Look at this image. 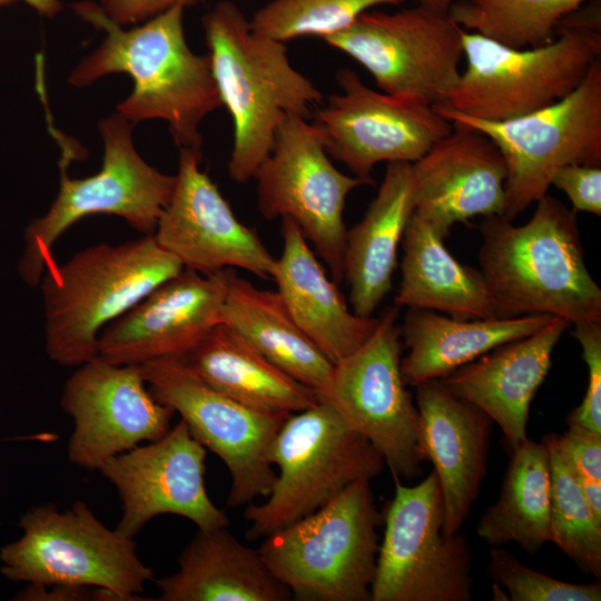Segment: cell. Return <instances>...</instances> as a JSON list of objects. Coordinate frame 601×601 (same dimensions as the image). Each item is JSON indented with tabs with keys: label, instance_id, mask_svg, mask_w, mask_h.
<instances>
[{
	"label": "cell",
	"instance_id": "6da1fadb",
	"mask_svg": "<svg viewBox=\"0 0 601 601\" xmlns=\"http://www.w3.org/2000/svg\"><path fill=\"white\" fill-rule=\"evenodd\" d=\"M72 9L106 37L75 67L68 82L82 88L109 73H128L134 89L117 112L132 125L164 120L179 149L201 150L200 122L221 101L208 53L197 55L187 43L186 7L174 6L130 29L112 21L95 2H77Z\"/></svg>",
	"mask_w": 601,
	"mask_h": 601
},
{
	"label": "cell",
	"instance_id": "7a4b0ae2",
	"mask_svg": "<svg viewBox=\"0 0 601 601\" xmlns=\"http://www.w3.org/2000/svg\"><path fill=\"white\" fill-rule=\"evenodd\" d=\"M535 204L523 225L493 215L479 226L480 272L494 317L601 323V288L585 264L577 211L549 194Z\"/></svg>",
	"mask_w": 601,
	"mask_h": 601
},
{
	"label": "cell",
	"instance_id": "3957f363",
	"mask_svg": "<svg viewBox=\"0 0 601 601\" xmlns=\"http://www.w3.org/2000/svg\"><path fill=\"white\" fill-rule=\"evenodd\" d=\"M213 77L234 125L229 177L244 184L268 157L279 125L308 118L322 92L290 63L284 42L257 33L231 1L203 17Z\"/></svg>",
	"mask_w": 601,
	"mask_h": 601
},
{
	"label": "cell",
	"instance_id": "277c9868",
	"mask_svg": "<svg viewBox=\"0 0 601 601\" xmlns=\"http://www.w3.org/2000/svg\"><path fill=\"white\" fill-rule=\"evenodd\" d=\"M183 269L152 235L100 243L55 262L38 285L48 357L68 367L96 358L102 329Z\"/></svg>",
	"mask_w": 601,
	"mask_h": 601
},
{
	"label": "cell",
	"instance_id": "5b68a950",
	"mask_svg": "<svg viewBox=\"0 0 601 601\" xmlns=\"http://www.w3.org/2000/svg\"><path fill=\"white\" fill-rule=\"evenodd\" d=\"M578 10L560 22L551 42L535 48H512L463 29L466 68L445 105L472 118L504 121L568 96L601 56L599 11Z\"/></svg>",
	"mask_w": 601,
	"mask_h": 601
},
{
	"label": "cell",
	"instance_id": "8992f818",
	"mask_svg": "<svg viewBox=\"0 0 601 601\" xmlns=\"http://www.w3.org/2000/svg\"><path fill=\"white\" fill-rule=\"evenodd\" d=\"M381 525L371 480H359L264 538L258 551L296 600L371 601Z\"/></svg>",
	"mask_w": 601,
	"mask_h": 601
},
{
	"label": "cell",
	"instance_id": "52a82bcc",
	"mask_svg": "<svg viewBox=\"0 0 601 601\" xmlns=\"http://www.w3.org/2000/svg\"><path fill=\"white\" fill-rule=\"evenodd\" d=\"M18 525L22 535L0 550V572L11 581L90 588L95 600L132 601L154 579L132 538L106 526L83 501L62 511L33 506Z\"/></svg>",
	"mask_w": 601,
	"mask_h": 601
},
{
	"label": "cell",
	"instance_id": "ba28073f",
	"mask_svg": "<svg viewBox=\"0 0 601 601\" xmlns=\"http://www.w3.org/2000/svg\"><path fill=\"white\" fill-rule=\"evenodd\" d=\"M268 460L277 467L270 492L263 503L247 504L244 513L252 540L313 513L352 483L372 481L385 467L377 450L325 401L285 418Z\"/></svg>",
	"mask_w": 601,
	"mask_h": 601
},
{
	"label": "cell",
	"instance_id": "9c48e42d",
	"mask_svg": "<svg viewBox=\"0 0 601 601\" xmlns=\"http://www.w3.org/2000/svg\"><path fill=\"white\" fill-rule=\"evenodd\" d=\"M132 126L117 111L100 120L104 158L100 170L91 176L71 178V160L60 158L58 194L47 213L31 220L24 230L18 273L26 284L39 285L55 263V244L83 217L115 215L144 236L154 234L171 199L176 176L159 171L141 158L134 146Z\"/></svg>",
	"mask_w": 601,
	"mask_h": 601
},
{
	"label": "cell",
	"instance_id": "30bf717a",
	"mask_svg": "<svg viewBox=\"0 0 601 601\" xmlns=\"http://www.w3.org/2000/svg\"><path fill=\"white\" fill-rule=\"evenodd\" d=\"M435 110L452 125L490 137L505 167L503 217L513 220L548 194L554 174L571 164L601 166V59L561 100L525 116L487 121L445 104Z\"/></svg>",
	"mask_w": 601,
	"mask_h": 601
},
{
	"label": "cell",
	"instance_id": "8fae6325",
	"mask_svg": "<svg viewBox=\"0 0 601 601\" xmlns=\"http://www.w3.org/2000/svg\"><path fill=\"white\" fill-rule=\"evenodd\" d=\"M394 483V496L383 513L371 601H470L471 551L464 535L443 531L436 473L412 486Z\"/></svg>",
	"mask_w": 601,
	"mask_h": 601
},
{
	"label": "cell",
	"instance_id": "7c38bea8",
	"mask_svg": "<svg viewBox=\"0 0 601 601\" xmlns=\"http://www.w3.org/2000/svg\"><path fill=\"white\" fill-rule=\"evenodd\" d=\"M398 306L387 308L367 341L336 362L329 390L321 400L381 454L394 480L422 474L420 414L401 370Z\"/></svg>",
	"mask_w": 601,
	"mask_h": 601
},
{
	"label": "cell",
	"instance_id": "4fadbf2b",
	"mask_svg": "<svg viewBox=\"0 0 601 601\" xmlns=\"http://www.w3.org/2000/svg\"><path fill=\"white\" fill-rule=\"evenodd\" d=\"M254 179L262 216L267 220L292 219L327 265L331 278L341 283L346 198L374 180L338 170L314 125L297 115L279 125L273 148Z\"/></svg>",
	"mask_w": 601,
	"mask_h": 601
},
{
	"label": "cell",
	"instance_id": "5bb4252c",
	"mask_svg": "<svg viewBox=\"0 0 601 601\" xmlns=\"http://www.w3.org/2000/svg\"><path fill=\"white\" fill-rule=\"evenodd\" d=\"M462 35L447 12L417 4L366 11L323 40L365 68L383 92L436 106L447 102L460 79Z\"/></svg>",
	"mask_w": 601,
	"mask_h": 601
},
{
	"label": "cell",
	"instance_id": "9a60e30c",
	"mask_svg": "<svg viewBox=\"0 0 601 601\" xmlns=\"http://www.w3.org/2000/svg\"><path fill=\"white\" fill-rule=\"evenodd\" d=\"M140 367L155 398L178 413L194 437L226 465L231 480L227 506L266 497L276 476L269 445L289 414L253 408L214 388L175 357Z\"/></svg>",
	"mask_w": 601,
	"mask_h": 601
},
{
	"label": "cell",
	"instance_id": "2e32d148",
	"mask_svg": "<svg viewBox=\"0 0 601 601\" xmlns=\"http://www.w3.org/2000/svg\"><path fill=\"white\" fill-rule=\"evenodd\" d=\"M341 92L327 98L312 122L328 156L354 176L373 180L380 162H414L453 125L434 106L378 92L351 69L336 75Z\"/></svg>",
	"mask_w": 601,
	"mask_h": 601
},
{
	"label": "cell",
	"instance_id": "e0dca14e",
	"mask_svg": "<svg viewBox=\"0 0 601 601\" xmlns=\"http://www.w3.org/2000/svg\"><path fill=\"white\" fill-rule=\"evenodd\" d=\"M60 404L73 421L68 459L89 470L159 439L175 414L151 394L140 365H117L99 356L69 376Z\"/></svg>",
	"mask_w": 601,
	"mask_h": 601
},
{
	"label": "cell",
	"instance_id": "ac0fdd59",
	"mask_svg": "<svg viewBox=\"0 0 601 601\" xmlns=\"http://www.w3.org/2000/svg\"><path fill=\"white\" fill-rule=\"evenodd\" d=\"M205 463L206 449L183 420L159 439L107 460L98 471L121 501L116 529L134 538L162 514L188 519L198 530L227 526V515L207 493Z\"/></svg>",
	"mask_w": 601,
	"mask_h": 601
},
{
	"label": "cell",
	"instance_id": "d6986e66",
	"mask_svg": "<svg viewBox=\"0 0 601 601\" xmlns=\"http://www.w3.org/2000/svg\"><path fill=\"white\" fill-rule=\"evenodd\" d=\"M179 150L174 193L152 234L156 242L184 268L200 274L239 268L272 278L276 257L200 169L201 150Z\"/></svg>",
	"mask_w": 601,
	"mask_h": 601
},
{
	"label": "cell",
	"instance_id": "ffe728a7",
	"mask_svg": "<svg viewBox=\"0 0 601 601\" xmlns=\"http://www.w3.org/2000/svg\"><path fill=\"white\" fill-rule=\"evenodd\" d=\"M227 270L184 268L102 329L98 356L117 365L180 357L220 323Z\"/></svg>",
	"mask_w": 601,
	"mask_h": 601
},
{
	"label": "cell",
	"instance_id": "44dd1931",
	"mask_svg": "<svg viewBox=\"0 0 601 601\" xmlns=\"http://www.w3.org/2000/svg\"><path fill=\"white\" fill-rule=\"evenodd\" d=\"M412 165L414 213L446 238L456 223L503 216L506 167L485 134L453 125Z\"/></svg>",
	"mask_w": 601,
	"mask_h": 601
},
{
	"label": "cell",
	"instance_id": "7402d4cb",
	"mask_svg": "<svg viewBox=\"0 0 601 601\" xmlns=\"http://www.w3.org/2000/svg\"><path fill=\"white\" fill-rule=\"evenodd\" d=\"M415 387L422 450L441 485L443 531L453 535L464 525L486 475L493 422L441 380Z\"/></svg>",
	"mask_w": 601,
	"mask_h": 601
},
{
	"label": "cell",
	"instance_id": "603a6c76",
	"mask_svg": "<svg viewBox=\"0 0 601 601\" xmlns=\"http://www.w3.org/2000/svg\"><path fill=\"white\" fill-rule=\"evenodd\" d=\"M569 325L566 319L553 317L535 333L503 344L440 380L497 424L513 451L528 439L531 402Z\"/></svg>",
	"mask_w": 601,
	"mask_h": 601
},
{
	"label": "cell",
	"instance_id": "cb8c5ba5",
	"mask_svg": "<svg viewBox=\"0 0 601 601\" xmlns=\"http://www.w3.org/2000/svg\"><path fill=\"white\" fill-rule=\"evenodd\" d=\"M282 253L273 279L288 313L306 336L335 364L362 346L378 318L362 317L347 306L308 240L289 218H282Z\"/></svg>",
	"mask_w": 601,
	"mask_h": 601
},
{
	"label": "cell",
	"instance_id": "d4e9b609",
	"mask_svg": "<svg viewBox=\"0 0 601 601\" xmlns=\"http://www.w3.org/2000/svg\"><path fill=\"white\" fill-rule=\"evenodd\" d=\"M410 162H388L364 217L346 231L343 279L355 314L372 317L392 288L397 249L414 213Z\"/></svg>",
	"mask_w": 601,
	"mask_h": 601
},
{
	"label": "cell",
	"instance_id": "484cf974",
	"mask_svg": "<svg viewBox=\"0 0 601 601\" xmlns=\"http://www.w3.org/2000/svg\"><path fill=\"white\" fill-rule=\"evenodd\" d=\"M160 601H287L289 590L258 549L238 541L227 526L198 530L183 550L178 570L155 580Z\"/></svg>",
	"mask_w": 601,
	"mask_h": 601
},
{
	"label": "cell",
	"instance_id": "4316f807",
	"mask_svg": "<svg viewBox=\"0 0 601 601\" xmlns=\"http://www.w3.org/2000/svg\"><path fill=\"white\" fill-rule=\"evenodd\" d=\"M554 316L460 319L433 311L407 308L401 335L407 354L401 361L405 384L440 380L481 355L526 337Z\"/></svg>",
	"mask_w": 601,
	"mask_h": 601
},
{
	"label": "cell",
	"instance_id": "83f0119b",
	"mask_svg": "<svg viewBox=\"0 0 601 601\" xmlns=\"http://www.w3.org/2000/svg\"><path fill=\"white\" fill-rule=\"evenodd\" d=\"M220 323L312 388L319 401L326 396L334 364L298 327L277 290L258 288L228 269Z\"/></svg>",
	"mask_w": 601,
	"mask_h": 601
},
{
	"label": "cell",
	"instance_id": "f1b7e54d",
	"mask_svg": "<svg viewBox=\"0 0 601 601\" xmlns=\"http://www.w3.org/2000/svg\"><path fill=\"white\" fill-rule=\"evenodd\" d=\"M175 358L214 388L263 412L288 415L319 401L223 323Z\"/></svg>",
	"mask_w": 601,
	"mask_h": 601
},
{
	"label": "cell",
	"instance_id": "f546056e",
	"mask_svg": "<svg viewBox=\"0 0 601 601\" xmlns=\"http://www.w3.org/2000/svg\"><path fill=\"white\" fill-rule=\"evenodd\" d=\"M402 246L396 306L441 312L460 319L495 318L480 269L456 260L444 238L415 213L405 228Z\"/></svg>",
	"mask_w": 601,
	"mask_h": 601
},
{
	"label": "cell",
	"instance_id": "4dcf8cb0",
	"mask_svg": "<svg viewBox=\"0 0 601 601\" xmlns=\"http://www.w3.org/2000/svg\"><path fill=\"white\" fill-rule=\"evenodd\" d=\"M499 499L480 518L476 534L491 548L515 543L529 554L550 542V456L544 441L512 451Z\"/></svg>",
	"mask_w": 601,
	"mask_h": 601
},
{
	"label": "cell",
	"instance_id": "1f68e13d",
	"mask_svg": "<svg viewBox=\"0 0 601 601\" xmlns=\"http://www.w3.org/2000/svg\"><path fill=\"white\" fill-rule=\"evenodd\" d=\"M588 0H459L447 13L462 29L512 48L551 42L560 22Z\"/></svg>",
	"mask_w": 601,
	"mask_h": 601
},
{
	"label": "cell",
	"instance_id": "d6a6232c",
	"mask_svg": "<svg viewBox=\"0 0 601 601\" xmlns=\"http://www.w3.org/2000/svg\"><path fill=\"white\" fill-rule=\"evenodd\" d=\"M550 456V542L582 571L601 578V520L560 453L553 433L543 439Z\"/></svg>",
	"mask_w": 601,
	"mask_h": 601
},
{
	"label": "cell",
	"instance_id": "836d02e7",
	"mask_svg": "<svg viewBox=\"0 0 601 601\" xmlns=\"http://www.w3.org/2000/svg\"><path fill=\"white\" fill-rule=\"evenodd\" d=\"M404 0H272L249 21L253 31L285 42L305 36L325 39L349 27L368 9Z\"/></svg>",
	"mask_w": 601,
	"mask_h": 601
},
{
	"label": "cell",
	"instance_id": "e575fe53",
	"mask_svg": "<svg viewBox=\"0 0 601 601\" xmlns=\"http://www.w3.org/2000/svg\"><path fill=\"white\" fill-rule=\"evenodd\" d=\"M493 583L502 587L511 601H600L599 582L571 583L533 570L511 552L491 548L485 568Z\"/></svg>",
	"mask_w": 601,
	"mask_h": 601
},
{
	"label": "cell",
	"instance_id": "d590c367",
	"mask_svg": "<svg viewBox=\"0 0 601 601\" xmlns=\"http://www.w3.org/2000/svg\"><path fill=\"white\" fill-rule=\"evenodd\" d=\"M573 326L572 335L588 367V384L582 402L566 416V424L601 433V323L581 322Z\"/></svg>",
	"mask_w": 601,
	"mask_h": 601
},
{
	"label": "cell",
	"instance_id": "8d00e7d4",
	"mask_svg": "<svg viewBox=\"0 0 601 601\" xmlns=\"http://www.w3.org/2000/svg\"><path fill=\"white\" fill-rule=\"evenodd\" d=\"M568 426L562 435L553 433L560 453L580 484L601 483V433Z\"/></svg>",
	"mask_w": 601,
	"mask_h": 601
},
{
	"label": "cell",
	"instance_id": "74e56055",
	"mask_svg": "<svg viewBox=\"0 0 601 601\" xmlns=\"http://www.w3.org/2000/svg\"><path fill=\"white\" fill-rule=\"evenodd\" d=\"M551 185L566 195L574 211L601 215V166L566 165L554 174Z\"/></svg>",
	"mask_w": 601,
	"mask_h": 601
},
{
	"label": "cell",
	"instance_id": "f35d334b",
	"mask_svg": "<svg viewBox=\"0 0 601 601\" xmlns=\"http://www.w3.org/2000/svg\"><path fill=\"white\" fill-rule=\"evenodd\" d=\"M198 0H100L105 13L116 23L124 27L129 23L144 22L174 6H195Z\"/></svg>",
	"mask_w": 601,
	"mask_h": 601
},
{
	"label": "cell",
	"instance_id": "ab89813d",
	"mask_svg": "<svg viewBox=\"0 0 601 601\" xmlns=\"http://www.w3.org/2000/svg\"><path fill=\"white\" fill-rule=\"evenodd\" d=\"M90 588L66 587L58 584L31 585L19 593V600H85L92 597Z\"/></svg>",
	"mask_w": 601,
	"mask_h": 601
},
{
	"label": "cell",
	"instance_id": "60d3db41",
	"mask_svg": "<svg viewBox=\"0 0 601 601\" xmlns=\"http://www.w3.org/2000/svg\"><path fill=\"white\" fill-rule=\"evenodd\" d=\"M17 0H0V8ZM38 13L46 17H55L61 11L62 3L59 0H22Z\"/></svg>",
	"mask_w": 601,
	"mask_h": 601
},
{
	"label": "cell",
	"instance_id": "b9f144b4",
	"mask_svg": "<svg viewBox=\"0 0 601 601\" xmlns=\"http://www.w3.org/2000/svg\"><path fill=\"white\" fill-rule=\"evenodd\" d=\"M418 4L440 12H447L450 7L459 0H416Z\"/></svg>",
	"mask_w": 601,
	"mask_h": 601
},
{
	"label": "cell",
	"instance_id": "7bdbcfd3",
	"mask_svg": "<svg viewBox=\"0 0 601 601\" xmlns=\"http://www.w3.org/2000/svg\"><path fill=\"white\" fill-rule=\"evenodd\" d=\"M492 587H493L492 588L493 600H496V601H506V600H509L508 594H506L505 590L502 587H500L496 583H493Z\"/></svg>",
	"mask_w": 601,
	"mask_h": 601
}]
</instances>
